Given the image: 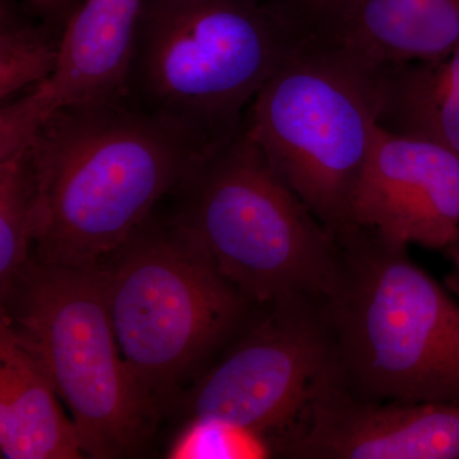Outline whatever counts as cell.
Wrapping results in <instances>:
<instances>
[{
    "label": "cell",
    "instance_id": "obj_1",
    "mask_svg": "<svg viewBox=\"0 0 459 459\" xmlns=\"http://www.w3.org/2000/svg\"><path fill=\"white\" fill-rule=\"evenodd\" d=\"M210 148L129 100L50 114L26 148L36 193L33 258L98 264L180 188Z\"/></svg>",
    "mask_w": 459,
    "mask_h": 459
},
{
    "label": "cell",
    "instance_id": "obj_2",
    "mask_svg": "<svg viewBox=\"0 0 459 459\" xmlns=\"http://www.w3.org/2000/svg\"><path fill=\"white\" fill-rule=\"evenodd\" d=\"M307 39L280 3L144 0L128 100L219 146Z\"/></svg>",
    "mask_w": 459,
    "mask_h": 459
},
{
    "label": "cell",
    "instance_id": "obj_3",
    "mask_svg": "<svg viewBox=\"0 0 459 459\" xmlns=\"http://www.w3.org/2000/svg\"><path fill=\"white\" fill-rule=\"evenodd\" d=\"M325 300L340 385L368 400L459 403V301L409 247L356 228Z\"/></svg>",
    "mask_w": 459,
    "mask_h": 459
},
{
    "label": "cell",
    "instance_id": "obj_4",
    "mask_svg": "<svg viewBox=\"0 0 459 459\" xmlns=\"http://www.w3.org/2000/svg\"><path fill=\"white\" fill-rule=\"evenodd\" d=\"M175 195L172 219L253 304L325 301L336 287L342 247L272 168L246 119L199 159Z\"/></svg>",
    "mask_w": 459,
    "mask_h": 459
},
{
    "label": "cell",
    "instance_id": "obj_5",
    "mask_svg": "<svg viewBox=\"0 0 459 459\" xmlns=\"http://www.w3.org/2000/svg\"><path fill=\"white\" fill-rule=\"evenodd\" d=\"M108 313L129 373L157 419L174 410L199 368L255 304L175 221L150 220L100 262Z\"/></svg>",
    "mask_w": 459,
    "mask_h": 459
},
{
    "label": "cell",
    "instance_id": "obj_6",
    "mask_svg": "<svg viewBox=\"0 0 459 459\" xmlns=\"http://www.w3.org/2000/svg\"><path fill=\"white\" fill-rule=\"evenodd\" d=\"M2 316L35 353L68 410L84 455L137 457L159 419L120 352L98 264L30 259Z\"/></svg>",
    "mask_w": 459,
    "mask_h": 459
},
{
    "label": "cell",
    "instance_id": "obj_7",
    "mask_svg": "<svg viewBox=\"0 0 459 459\" xmlns=\"http://www.w3.org/2000/svg\"><path fill=\"white\" fill-rule=\"evenodd\" d=\"M272 168L338 243L377 126L373 71L307 39L259 91L246 117Z\"/></svg>",
    "mask_w": 459,
    "mask_h": 459
},
{
    "label": "cell",
    "instance_id": "obj_8",
    "mask_svg": "<svg viewBox=\"0 0 459 459\" xmlns=\"http://www.w3.org/2000/svg\"><path fill=\"white\" fill-rule=\"evenodd\" d=\"M258 307L261 313L250 314L175 409L181 406L188 420H216L246 431L267 449L340 382V369L325 300L292 298Z\"/></svg>",
    "mask_w": 459,
    "mask_h": 459
},
{
    "label": "cell",
    "instance_id": "obj_9",
    "mask_svg": "<svg viewBox=\"0 0 459 459\" xmlns=\"http://www.w3.org/2000/svg\"><path fill=\"white\" fill-rule=\"evenodd\" d=\"M267 449L292 459H459V403L368 400L337 382Z\"/></svg>",
    "mask_w": 459,
    "mask_h": 459
},
{
    "label": "cell",
    "instance_id": "obj_10",
    "mask_svg": "<svg viewBox=\"0 0 459 459\" xmlns=\"http://www.w3.org/2000/svg\"><path fill=\"white\" fill-rule=\"evenodd\" d=\"M351 219L398 246L443 252L459 232V156L377 126Z\"/></svg>",
    "mask_w": 459,
    "mask_h": 459
},
{
    "label": "cell",
    "instance_id": "obj_11",
    "mask_svg": "<svg viewBox=\"0 0 459 459\" xmlns=\"http://www.w3.org/2000/svg\"><path fill=\"white\" fill-rule=\"evenodd\" d=\"M143 4L144 0H84L63 33L54 74L3 104L9 124L32 135L59 108L128 100Z\"/></svg>",
    "mask_w": 459,
    "mask_h": 459
},
{
    "label": "cell",
    "instance_id": "obj_12",
    "mask_svg": "<svg viewBox=\"0 0 459 459\" xmlns=\"http://www.w3.org/2000/svg\"><path fill=\"white\" fill-rule=\"evenodd\" d=\"M314 40L370 69L437 59L459 41V0H356Z\"/></svg>",
    "mask_w": 459,
    "mask_h": 459
},
{
    "label": "cell",
    "instance_id": "obj_13",
    "mask_svg": "<svg viewBox=\"0 0 459 459\" xmlns=\"http://www.w3.org/2000/svg\"><path fill=\"white\" fill-rule=\"evenodd\" d=\"M35 353L0 318V453L7 459L83 458L80 437Z\"/></svg>",
    "mask_w": 459,
    "mask_h": 459
},
{
    "label": "cell",
    "instance_id": "obj_14",
    "mask_svg": "<svg viewBox=\"0 0 459 459\" xmlns=\"http://www.w3.org/2000/svg\"><path fill=\"white\" fill-rule=\"evenodd\" d=\"M380 128L459 156V41L437 59L371 69Z\"/></svg>",
    "mask_w": 459,
    "mask_h": 459
},
{
    "label": "cell",
    "instance_id": "obj_15",
    "mask_svg": "<svg viewBox=\"0 0 459 459\" xmlns=\"http://www.w3.org/2000/svg\"><path fill=\"white\" fill-rule=\"evenodd\" d=\"M63 32L42 22L14 0L0 2V99L35 89L56 71Z\"/></svg>",
    "mask_w": 459,
    "mask_h": 459
},
{
    "label": "cell",
    "instance_id": "obj_16",
    "mask_svg": "<svg viewBox=\"0 0 459 459\" xmlns=\"http://www.w3.org/2000/svg\"><path fill=\"white\" fill-rule=\"evenodd\" d=\"M25 152L0 161V296L7 294L35 247V184Z\"/></svg>",
    "mask_w": 459,
    "mask_h": 459
},
{
    "label": "cell",
    "instance_id": "obj_17",
    "mask_svg": "<svg viewBox=\"0 0 459 459\" xmlns=\"http://www.w3.org/2000/svg\"><path fill=\"white\" fill-rule=\"evenodd\" d=\"M264 444L246 431L216 420H188L169 449L171 459L261 457Z\"/></svg>",
    "mask_w": 459,
    "mask_h": 459
},
{
    "label": "cell",
    "instance_id": "obj_18",
    "mask_svg": "<svg viewBox=\"0 0 459 459\" xmlns=\"http://www.w3.org/2000/svg\"><path fill=\"white\" fill-rule=\"evenodd\" d=\"M356 0H281L290 17L309 38L327 33L355 4Z\"/></svg>",
    "mask_w": 459,
    "mask_h": 459
},
{
    "label": "cell",
    "instance_id": "obj_19",
    "mask_svg": "<svg viewBox=\"0 0 459 459\" xmlns=\"http://www.w3.org/2000/svg\"><path fill=\"white\" fill-rule=\"evenodd\" d=\"M83 2L84 0H23L25 7L33 16L63 33Z\"/></svg>",
    "mask_w": 459,
    "mask_h": 459
},
{
    "label": "cell",
    "instance_id": "obj_20",
    "mask_svg": "<svg viewBox=\"0 0 459 459\" xmlns=\"http://www.w3.org/2000/svg\"><path fill=\"white\" fill-rule=\"evenodd\" d=\"M443 253L448 258L449 264H451L444 285L459 301V232L457 237L453 238L452 243L443 250Z\"/></svg>",
    "mask_w": 459,
    "mask_h": 459
}]
</instances>
